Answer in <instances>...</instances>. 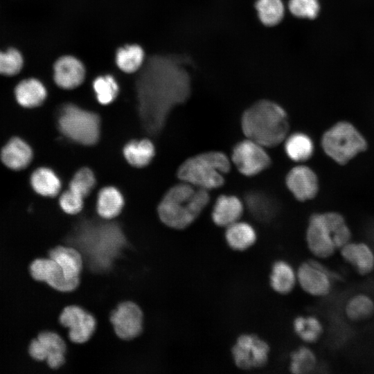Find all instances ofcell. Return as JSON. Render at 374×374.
<instances>
[{"label": "cell", "mask_w": 374, "mask_h": 374, "mask_svg": "<svg viewBox=\"0 0 374 374\" xmlns=\"http://www.w3.org/2000/svg\"><path fill=\"white\" fill-rule=\"evenodd\" d=\"M244 203L251 217L256 221L267 224L277 215L279 211L278 202L267 193L258 190L247 192Z\"/></svg>", "instance_id": "16"}, {"label": "cell", "mask_w": 374, "mask_h": 374, "mask_svg": "<svg viewBox=\"0 0 374 374\" xmlns=\"http://www.w3.org/2000/svg\"><path fill=\"white\" fill-rule=\"evenodd\" d=\"M124 206L121 192L113 186L101 189L97 199V211L105 219H112L118 215Z\"/></svg>", "instance_id": "27"}, {"label": "cell", "mask_w": 374, "mask_h": 374, "mask_svg": "<svg viewBox=\"0 0 374 374\" xmlns=\"http://www.w3.org/2000/svg\"><path fill=\"white\" fill-rule=\"evenodd\" d=\"M23 64V56L17 49L11 48L6 51H0V74L15 75L21 70Z\"/></svg>", "instance_id": "36"}, {"label": "cell", "mask_w": 374, "mask_h": 374, "mask_svg": "<svg viewBox=\"0 0 374 374\" xmlns=\"http://www.w3.org/2000/svg\"><path fill=\"white\" fill-rule=\"evenodd\" d=\"M326 216L325 213L313 214L309 219L305 233L308 249L319 258L330 257L336 249L333 242L334 230Z\"/></svg>", "instance_id": "9"}, {"label": "cell", "mask_w": 374, "mask_h": 374, "mask_svg": "<svg viewBox=\"0 0 374 374\" xmlns=\"http://www.w3.org/2000/svg\"><path fill=\"white\" fill-rule=\"evenodd\" d=\"M95 184L96 177L92 170L88 168H82L74 175L69 184V189L85 197Z\"/></svg>", "instance_id": "35"}, {"label": "cell", "mask_w": 374, "mask_h": 374, "mask_svg": "<svg viewBox=\"0 0 374 374\" xmlns=\"http://www.w3.org/2000/svg\"><path fill=\"white\" fill-rule=\"evenodd\" d=\"M317 363L314 351L308 346H301L290 353L288 369L294 374H306L312 372Z\"/></svg>", "instance_id": "31"}, {"label": "cell", "mask_w": 374, "mask_h": 374, "mask_svg": "<svg viewBox=\"0 0 374 374\" xmlns=\"http://www.w3.org/2000/svg\"><path fill=\"white\" fill-rule=\"evenodd\" d=\"M244 208L243 202L237 196L221 195L213 205L211 220L216 226L226 228L240 220Z\"/></svg>", "instance_id": "17"}, {"label": "cell", "mask_w": 374, "mask_h": 374, "mask_svg": "<svg viewBox=\"0 0 374 374\" xmlns=\"http://www.w3.org/2000/svg\"><path fill=\"white\" fill-rule=\"evenodd\" d=\"M260 144L249 139L235 144L232 150L231 160L243 175L253 177L268 168L271 158Z\"/></svg>", "instance_id": "8"}, {"label": "cell", "mask_w": 374, "mask_h": 374, "mask_svg": "<svg viewBox=\"0 0 374 374\" xmlns=\"http://www.w3.org/2000/svg\"><path fill=\"white\" fill-rule=\"evenodd\" d=\"M58 128L71 141L84 145H92L99 139L100 121L96 113L69 103L60 110Z\"/></svg>", "instance_id": "5"}, {"label": "cell", "mask_w": 374, "mask_h": 374, "mask_svg": "<svg viewBox=\"0 0 374 374\" xmlns=\"http://www.w3.org/2000/svg\"><path fill=\"white\" fill-rule=\"evenodd\" d=\"M292 330L306 344L317 342L321 337L323 327L320 320L313 315H298L292 323Z\"/></svg>", "instance_id": "29"}, {"label": "cell", "mask_w": 374, "mask_h": 374, "mask_svg": "<svg viewBox=\"0 0 374 374\" xmlns=\"http://www.w3.org/2000/svg\"><path fill=\"white\" fill-rule=\"evenodd\" d=\"M340 249L343 258L359 274L366 275L374 269V253L365 243L350 242Z\"/></svg>", "instance_id": "21"}, {"label": "cell", "mask_w": 374, "mask_h": 374, "mask_svg": "<svg viewBox=\"0 0 374 374\" xmlns=\"http://www.w3.org/2000/svg\"><path fill=\"white\" fill-rule=\"evenodd\" d=\"M330 272L319 262H302L296 270L297 283L303 291L312 296H325L332 287Z\"/></svg>", "instance_id": "10"}, {"label": "cell", "mask_w": 374, "mask_h": 374, "mask_svg": "<svg viewBox=\"0 0 374 374\" xmlns=\"http://www.w3.org/2000/svg\"><path fill=\"white\" fill-rule=\"evenodd\" d=\"M49 258L60 266L66 278L80 280L82 258L77 249L71 247L58 246L49 251Z\"/></svg>", "instance_id": "23"}, {"label": "cell", "mask_w": 374, "mask_h": 374, "mask_svg": "<svg viewBox=\"0 0 374 374\" xmlns=\"http://www.w3.org/2000/svg\"><path fill=\"white\" fill-rule=\"evenodd\" d=\"M39 340L45 359L51 368H57L64 362L66 344L62 337L55 332L46 331L41 332Z\"/></svg>", "instance_id": "24"}, {"label": "cell", "mask_w": 374, "mask_h": 374, "mask_svg": "<svg viewBox=\"0 0 374 374\" xmlns=\"http://www.w3.org/2000/svg\"><path fill=\"white\" fill-rule=\"evenodd\" d=\"M33 157L31 147L24 139L17 136L10 139L0 153L2 163L12 170L24 169L30 164Z\"/></svg>", "instance_id": "18"}, {"label": "cell", "mask_w": 374, "mask_h": 374, "mask_svg": "<svg viewBox=\"0 0 374 374\" xmlns=\"http://www.w3.org/2000/svg\"><path fill=\"white\" fill-rule=\"evenodd\" d=\"M271 346L268 341L253 332H242L237 336L231 347L235 366L245 371L262 368L269 363Z\"/></svg>", "instance_id": "7"}, {"label": "cell", "mask_w": 374, "mask_h": 374, "mask_svg": "<svg viewBox=\"0 0 374 374\" xmlns=\"http://www.w3.org/2000/svg\"><path fill=\"white\" fill-rule=\"evenodd\" d=\"M321 143L325 152L339 163L348 162L366 148L362 135L347 122H339L326 131Z\"/></svg>", "instance_id": "6"}, {"label": "cell", "mask_w": 374, "mask_h": 374, "mask_svg": "<svg viewBox=\"0 0 374 374\" xmlns=\"http://www.w3.org/2000/svg\"><path fill=\"white\" fill-rule=\"evenodd\" d=\"M231 169L228 157L219 151L202 152L184 161L177 170L182 181L209 190L221 187Z\"/></svg>", "instance_id": "4"}, {"label": "cell", "mask_w": 374, "mask_h": 374, "mask_svg": "<svg viewBox=\"0 0 374 374\" xmlns=\"http://www.w3.org/2000/svg\"><path fill=\"white\" fill-rule=\"evenodd\" d=\"M110 321L118 337L132 339L142 331L143 312L135 303L123 302L111 313Z\"/></svg>", "instance_id": "11"}, {"label": "cell", "mask_w": 374, "mask_h": 374, "mask_svg": "<svg viewBox=\"0 0 374 374\" xmlns=\"http://www.w3.org/2000/svg\"><path fill=\"white\" fill-rule=\"evenodd\" d=\"M255 8L261 23L274 26L283 19L285 6L282 0H256Z\"/></svg>", "instance_id": "32"}, {"label": "cell", "mask_w": 374, "mask_h": 374, "mask_svg": "<svg viewBox=\"0 0 374 374\" xmlns=\"http://www.w3.org/2000/svg\"><path fill=\"white\" fill-rule=\"evenodd\" d=\"M83 199L80 195L69 188L60 196L59 203L64 212L75 215L82 209Z\"/></svg>", "instance_id": "38"}, {"label": "cell", "mask_w": 374, "mask_h": 374, "mask_svg": "<svg viewBox=\"0 0 374 374\" xmlns=\"http://www.w3.org/2000/svg\"><path fill=\"white\" fill-rule=\"evenodd\" d=\"M288 9L296 17L312 19L317 17L320 6L319 0H289Z\"/></svg>", "instance_id": "37"}, {"label": "cell", "mask_w": 374, "mask_h": 374, "mask_svg": "<svg viewBox=\"0 0 374 374\" xmlns=\"http://www.w3.org/2000/svg\"><path fill=\"white\" fill-rule=\"evenodd\" d=\"M347 317L354 321H360L371 317L374 313V301L368 295L359 294L352 296L345 308Z\"/></svg>", "instance_id": "33"}, {"label": "cell", "mask_w": 374, "mask_h": 374, "mask_svg": "<svg viewBox=\"0 0 374 374\" xmlns=\"http://www.w3.org/2000/svg\"><path fill=\"white\" fill-rule=\"evenodd\" d=\"M93 89L97 100L103 105L114 102L119 93L118 82L109 74L96 77L93 82Z\"/></svg>", "instance_id": "34"}, {"label": "cell", "mask_w": 374, "mask_h": 374, "mask_svg": "<svg viewBox=\"0 0 374 374\" xmlns=\"http://www.w3.org/2000/svg\"><path fill=\"white\" fill-rule=\"evenodd\" d=\"M30 182L35 193L44 197H53L61 188V182L53 170L47 167H40L33 171Z\"/></svg>", "instance_id": "25"}, {"label": "cell", "mask_w": 374, "mask_h": 374, "mask_svg": "<svg viewBox=\"0 0 374 374\" xmlns=\"http://www.w3.org/2000/svg\"><path fill=\"white\" fill-rule=\"evenodd\" d=\"M297 283L296 271L284 259L274 260L270 267L269 285L271 289L280 295H287Z\"/></svg>", "instance_id": "20"}, {"label": "cell", "mask_w": 374, "mask_h": 374, "mask_svg": "<svg viewBox=\"0 0 374 374\" xmlns=\"http://www.w3.org/2000/svg\"><path fill=\"white\" fill-rule=\"evenodd\" d=\"M145 59L143 48L137 44L119 47L115 54V63L125 73H133L141 67Z\"/></svg>", "instance_id": "26"}, {"label": "cell", "mask_w": 374, "mask_h": 374, "mask_svg": "<svg viewBox=\"0 0 374 374\" xmlns=\"http://www.w3.org/2000/svg\"><path fill=\"white\" fill-rule=\"evenodd\" d=\"M285 183L289 190L299 201L312 199L318 192V179L314 172L305 166H297L287 174Z\"/></svg>", "instance_id": "15"}, {"label": "cell", "mask_w": 374, "mask_h": 374, "mask_svg": "<svg viewBox=\"0 0 374 374\" xmlns=\"http://www.w3.org/2000/svg\"><path fill=\"white\" fill-rule=\"evenodd\" d=\"M209 200L208 190L182 182L164 195L158 206L159 217L170 228L184 229L199 217Z\"/></svg>", "instance_id": "3"}, {"label": "cell", "mask_w": 374, "mask_h": 374, "mask_svg": "<svg viewBox=\"0 0 374 374\" xmlns=\"http://www.w3.org/2000/svg\"><path fill=\"white\" fill-rule=\"evenodd\" d=\"M17 103L25 108L40 106L46 100L47 90L44 84L36 78H28L21 81L15 89Z\"/></svg>", "instance_id": "22"}, {"label": "cell", "mask_w": 374, "mask_h": 374, "mask_svg": "<svg viewBox=\"0 0 374 374\" xmlns=\"http://www.w3.org/2000/svg\"><path fill=\"white\" fill-rule=\"evenodd\" d=\"M86 68L83 62L71 55L58 57L53 64V80L63 89H73L84 80Z\"/></svg>", "instance_id": "14"}, {"label": "cell", "mask_w": 374, "mask_h": 374, "mask_svg": "<svg viewBox=\"0 0 374 374\" xmlns=\"http://www.w3.org/2000/svg\"><path fill=\"white\" fill-rule=\"evenodd\" d=\"M30 271L35 280L45 282L60 292L73 291L80 283V280L66 278L60 266L51 258L35 259L30 266Z\"/></svg>", "instance_id": "13"}, {"label": "cell", "mask_w": 374, "mask_h": 374, "mask_svg": "<svg viewBox=\"0 0 374 374\" xmlns=\"http://www.w3.org/2000/svg\"><path fill=\"white\" fill-rule=\"evenodd\" d=\"M224 237L226 246L231 250L243 252L256 243L258 233L250 223L238 220L226 227Z\"/></svg>", "instance_id": "19"}, {"label": "cell", "mask_w": 374, "mask_h": 374, "mask_svg": "<svg viewBox=\"0 0 374 374\" xmlns=\"http://www.w3.org/2000/svg\"><path fill=\"white\" fill-rule=\"evenodd\" d=\"M186 60L163 57L152 79L139 84V115L149 134H157L162 130L171 109L189 98L190 77L184 66Z\"/></svg>", "instance_id": "1"}, {"label": "cell", "mask_w": 374, "mask_h": 374, "mask_svg": "<svg viewBox=\"0 0 374 374\" xmlns=\"http://www.w3.org/2000/svg\"><path fill=\"white\" fill-rule=\"evenodd\" d=\"M285 151L290 159L296 162L304 161L313 154V142L308 135L296 132L285 139Z\"/></svg>", "instance_id": "30"}, {"label": "cell", "mask_w": 374, "mask_h": 374, "mask_svg": "<svg viewBox=\"0 0 374 374\" xmlns=\"http://www.w3.org/2000/svg\"><path fill=\"white\" fill-rule=\"evenodd\" d=\"M60 322L69 330L70 340L77 344H82L88 341L96 326L94 317L76 305L64 308L60 315Z\"/></svg>", "instance_id": "12"}, {"label": "cell", "mask_w": 374, "mask_h": 374, "mask_svg": "<svg viewBox=\"0 0 374 374\" xmlns=\"http://www.w3.org/2000/svg\"><path fill=\"white\" fill-rule=\"evenodd\" d=\"M241 127L247 139L265 148L275 147L287 137L289 131L287 115L278 104L260 100L242 114Z\"/></svg>", "instance_id": "2"}, {"label": "cell", "mask_w": 374, "mask_h": 374, "mask_svg": "<svg viewBox=\"0 0 374 374\" xmlns=\"http://www.w3.org/2000/svg\"><path fill=\"white\" fill-rule=\"evenodd\" d=\"M154 154V146L148 139L131 141L123 148V154L127 161L136 168L148 165Z\"/></svg>", "instance_id": "28"}]
</instances>
